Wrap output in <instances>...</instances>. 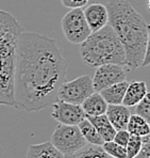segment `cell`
<instances>
[{
	"mask_svg": "<svg viewBox=\"0 0 150 158\" xmlns=\"http://www.w3.org/2000/svg\"><path fill=\"white\" fill-rule=\"evenodd\" d=\"M89 0H61L62 4L67 9H79L85 6Z\"/></svg>",
	"mask_w": 150,
	"mask_h": 158,
	"instance_id": "cell-25",
	"label": "cell"
},
{
	"mask_svg": "<svg viewBox=\"0 0 150 158\" xmlns=\"http://www.w3.org/2000/svg\"><path fill=\"white\" fill-rule=\"evenodd\" d=\"M66 158H113L108 155L101 146L92 145L87 143L82 150L77 152L76 154L66 156Z\"/></svg>",
	"mask_w": 150,
	"mask_h": 158,
	"instance_id": "cell-19",
	"label": "cell"
},
{
	"mask_svg": "<svg viewBox=\"0 0 150 158\" xmlns=\"http://www.w3.org/2000/svg\"><path fill=\"white\" fill-rule=\"evenodd\" d=\"M51 106L52 118L60 124L78 125L86 118L81 105H76L57 99Z\"/></svg>",
	"mask_w": 150,
	"mask_h": 158,
	"instance_id": "cell-9",
	"label": "cell"
},
{
	"mask_svg": "<svg viewBox=\"0 0 150 158\" xmlns=\"http://www.w3.org/2000/svg\"><path fill=\"white\" fill-rule=\"evenodd\" d=\"M126 129L130 132V135H136V136H140V137L150 135L149 123L145 118L135 114V113L130 115Z\"/></svg>",
	"mask_w": 150,
	"mask_h": 158,
	"instance_id": "cell-18",
	"label": "cell"
},
{
	"mask_svg": "<svg viewBox=\"0 0 150 158\" xmlns=\"http://www.w3.org/2000/svg\"><path fill=\"white\" fill-rule=\"evenodd\" d=\"M105 115L109 118L115 131H120L127 128V124L131 114L129 107L120 104V105H108Z\"/></svg>",
	"mask_w": 150,
	"mask_h": 158,
	"instance_id": "cell-11",
	"label": "cell"
},
{
	"mask_svg": "<svg viewBox=\"0 0 150 158\" xmlns=\"http://www.w3.org/2000/svg\"><path fill=\"white\" fill-rule=\"evenodd\" d=\"M128 81L124 80L120 82H117L115 85H112L105 89L101 90L100 94L105 98L108 105H120L123 104V99L126 93L127 87H128Z\"/></svg>",
	"mask_w": 150,
	"mask_h": 158,
	"instance_id": "cell-15",
	"label": "cell"
},
{
	"mask_svg": "<svg viewBox=\"0 0 150 158\" xmlns=\"http://www.w3.org/2000/svg\"><path fill=\"white\" fill-rule=\"evenodd\" d=\"M127 73L124 66L118 64H102L97 66V69L92 78L93 87L96 92H100L101 90L115 85L117 82L126 80Z\"/></svg>",
	"mask_w": 150,
	"mask_h": 158,
	"instance_id": "cell-8",
	"label": "cell"
},
{
	"mask_svg": "<svg viewBox=\"0 0 150 158\" xmlns=\"http://www.w3.org/2000/svg\"><path fill=\"white\" fill-rule=\"evenodd\" d=\"M26 158H66L50 141L38 144H31L28 148Z\"/></svg>",
	"mask_w": 150,
	"mask_h": 158,
	"instance_id": "cell-14",
	"label": "cell"
},
{
	"mask_svg": "<svg viewBox=\"0 0 150 158\" xmlns=\"http://www.w3.org/2000/svg\"><path fill=\"white\" fill-rule=\"evenodd\" d=\"M143 145V140L140 136L136 135H130L129 141L126 145L127 150V158H133L140 151Z\"/></svg>",
	"mask_w": 150,
	"mask_h": 158,
	"instance_id": "cell-21",
	"label": "cell"
},
{
	"mask_svg": "<svg viewBox=\"0 0 150 158\" xmlns=\"http://www.w3.org/2000/svg\"><path fill=\"white\" fill-rule=\"evenodd\" d=\"M129 138H130V132L127 129H120V131H116L115 132L113 141L121 146H126L129 141Z\"/></svg>",
	"mask_w": 150,
	"mask_h": 158,
	"instance_id": "cell-24",
	"label": "cell"
},
{
	"mask_svg": "<svg viewBox=\"0 0 150 158\" xmlns=\"http://www.w3.org/2000/svg\"><path fill=\"white\" fill-rule=\"evenodd\" d=\"M102 150L113 158H127L126 146H121L117 144L114 141H107L101 145Z\"/></svg>",
	"mask_w": 150,
	"mask_h": 158,
	"instance_id": "cell-20",
	"label": "cell"
},
{
	"mask_svg": "<svg viewBox=\"0 0 150 158\" xmlns=\"http://www.w3.org/2000/svg\"><path fill=\"white\" fill-rule=\"evenodd\" d=\"M66 74L67 62L54 39L22 31L14 71V107L35 112L51 106Z\"/></svg>",
	"mask_w": 150,
	"mask_h": 158,
	"instance_id": "cell-1",
	"label": "cell"
},
{
	"mask_svg": "<svg viewBox=\"0 0 150 158\" xmlns=\"http://www.w3.org/2000/svg\"><path fill=\"white\" fill-rule=\"evenodd\" d=\"M78 127H79L80 131H81L83 138L85 139V141H86L89 144L101 146L105 143L103 139L101 138L99 132L96 131L94 125L92 124L86 118H85L82 122H80L79 124H78Z\"/></svg>",
	"mask_w": 150,
	"mask_h": 158,
	"instance_id": "cell-17",
	"label": "cell"
},
{
	"mask_svg": "<svg viewBox=\"0 0 150 158\" xmlns=\"http://www.w3.org/2000/svg\"><path fill=\"white\" fill-rule=\"evenodd\" d=\"M50 142L65 157L76 154L87 144L78 125L65 124H59L55 127Z\"/></svg>",
	"mask_w": 150,
	"mask_h": 158,
	"instance_id": "cell-5",
	"label": "cell"
},
{
	"mask_svg": "<svg viewBox=\"0 0 150 158\" xmlns=\"http://www.w3.org/2000/svg\"><path fill=\"white\" fill-rule=\"evenodd\" d=\"M83 14L92 32L101 29L109 23V13H108L107 6L99 2L91 3L85 6Z\"/></svg>",
	"mask_w": 150,
	"mask_h": 158,
	"instance_id": "cell-10",
	"label": "cell"
},
{
	"mask_svg": "<svg viewBox=\"0 0 150 158\" xmlns=\"http://www.w3.org/2000/svg\"><path fill=\"white\" fill-rule=\"evenodd\" d=\"M95 92L91 76L82 75L73 80L64 81L57 91V99L81 105L89 95Z\"/></svg>",
	"mask_w": 150,
	"mask_h": 158,
	"instance_id": "cell-7",
	"label": "cell"
},
{
	"mask_svg": "<svg viewBox=\"0 0 150 158\" xmlns=\"http://www.w3.org/2000/svg\"><path fill=\"white\" fill-rule=\"evenodd\" d=\"M61 28L64 36L71 44H81L92 33L81 8L70 9L62 18Z\"/></svg>",
	"mask_w": 150,
	"mask_h": 158,
	"instance_id": "cell-6",
	"label": "cell"
},
{
	"mask_svg": "<svg viewBox=\"0 0 150 158\" xmlns=\"http://www.w3.org/2000/svg\"><path fill=\"white\" fill-rule=\"evenodd\" d=\"M135 114L140 115L149 123L150 121V101L149 94L147 93L142 101L135 105Z\"/></svg>",
	"mask_w": 150,
	"mask_h": 158,
	"instance_id": "cell-22",
	"label": "cell"
},
{
	"mask_svg": "<svg viewBox=\"0 0 150 158\" xmlns=\"http://www.w3.org/2000/svg\"><path fill=\"white\" fill-rule=\"evenodd\" d=\"M81 107L85 113V117H96L105 114L108 104L99 92H94L82 102Z\"/></svg>",
	"mask_w": 150,
	"mask_h": 158,
	"instance_id": "cell-12",
	"label": "cell"
},
{
	"mask_svg": "<svg viewBox=\"0 0 150 158\" xmlns=\"http://www.w3.org/2000/svg\"><path fill=\"white\" fill-rule=\"evenodd\" d=\"M86 118L94 125V127L99 132V135L101 136L105 142L113 140L116 131L110 123L105 113L101 115H96V117H86Z\"/></svg>",
	"mask_w": 150,
	"mask_h": 158,
	"instance_id": "cell-16",
	"label": "cell"
},
{
	"mask_svg": "<svg viewBox=\"0 0 150 158\" xmlns=\"http://www.w3.org/2000/svg\"><path fill=\"white\" fill-rule=\"evenodd\" d=\"M80 55L85 64L97 67L113 63L126 66V55L116 33L109 24L92 32L81 43Z\"/></svg>",
	"mask_w": 150,
	"mask_h": 158,
	"instance_id": "cell-4",
	"label": "cell"
},
{
	"mask_svg": "<svg viewBox=\"0 0 150 158\" xmlns=\"http://www.w3.org/2000/svg\"><path fill=\"white\" fill-rule=\"evenodd\" d=\"M147 85L145 81H132L128 83L123 99V105L126 107L135 106L147 94Z\"/></svg>",
	"mask_w": 150,
	"mask_h": 158,
	"instance_id": "cell-13",
	"label": "cell"
},
{
	"mask_svg": "<svg viewBox=\"0 0 150 158\" xmlns=\"http://www.w3.org/2000/svg\"><path fill=\"white\" fill-rule=\"evenodd\" d=\"M143 145L140 151L133 158H150V135L142 137Z\"/></svg>",
	"mask_w": 150,
	"mask_h": 158,
	"instance_id": "cell-23",
	"label": "cell"
},
{
	"mask_svg": "<svg viewBox=\"0 0 150 158\" xmlns=\"http://www.w3.org/2000/svg\"><path fill=\"white\" fill-rule=\"evenodd\" d=\"M105 6L108 24L123 45L129 71L148 66L150 28L144 17L127 0H110Z\"/></svg>",
	"mask_w": 150,
	"mask_h": 158,
	"instance_id": "cell-2",
	"label": "cell"
},
{
	"mask_svg": "<svg viewBox=\"0 0 150 158\" xmlns=\"http://www.w3.org/2000/svg\"><path fill=\"white\" fill-rule=\"evenodd\" d=\"M22 27L10 12L0 10V105L14 107V71Z\"/></svg>",
	"mask_w": 150,
	"mask_h": 158,
	"instance_id": "cell-3",
	"label": "cell"
}]
</instances>
